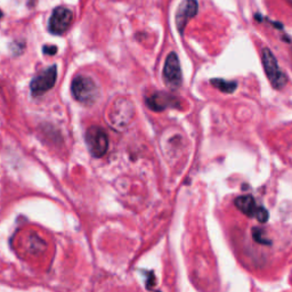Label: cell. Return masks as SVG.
Masks as SVG:
<instances>
[{"mask_svg":"<svg viewBox=\"0 0 292 292\" xmlns=\"http://www.w3.org/2000/svg\"><path fill=\"white\" fill-rule=\"evenodd\" d=\"M71 93L76 100L85 105H92L98 97L97 85L87 76H78L72 80Z\"/></svg>","mask_w":292,"mask_h":292,"instance_id":"6da1fadb","label":"cell"},{"mask_svg":"<svg viewBox=\"0 0 292 292\" xmlns=\"http://www.w3.org/2000/svg\"><path fill=\"white\" fill-rule=\"evenodd\" d=\"M261 62H263L264 71L266 73L268 81L274 89H282L287 85L288 78L278 66L276 57L271 49L264 48L261 50Z\"/></svg>","mask_w":292,"mask_h":292,"instance_id":"7a4b0ae2","label":"cell"},{"mask_svg":"<svg viewBox=\"0 0 292 292\" xmlns=\"http://www.w3.org/2000/svg\"><path fill=\"white\" fill-rule=\"evenodd\" d=\"M85 139L89 153L94 157H102L105 156L109 149V137L103 128L98 126L89 127L86 132Z\"/></svg>","mask_w":292,"mask_h":292,"instance_id":"3957f363","label":"cell"},{"mask_svg":"<svg viewBox=\"0 0 292 292\" xmlns=\"http://www.w3.org/2000/svg\"><path fill=\"white\" fill-rule=\"evenodd\" d=\"M162 77H163L164 83H166V86L170 90H177L180 88V86H182V82H183L182 69H180L178 56H177V54L175 52L169 53V55L167 56L163 66Z\"/></svg>","mask_w":292,"mask_h":292,"instance_id":"277c9868","label":"cell"},{"mask_svg":"<svg viewBox=\"0 0 292 292\" xmlns=\"http://www.w3.org/2000/svg\"><path fill=\"white\" fill-rule=\"evenodd\" d=\"M234 204L247 217L256 218L260 223H266L270 217L268 211L263 206H259L253 195H241L236 197Z\"/></svg>","mask_w":292,"mask_h":292,"instance_id":"5b68a950","label":"cell"},{"mask_svg":"<svg viewBox=\"0 0 292 292\" xmlns=\"http://www.w3.org/2000/svg\"><path fill=\"white\" fill-rule=\"evenodd\" d=\"M73 19V14L69 8L59 7L55 8L53 11V14L49 19V24H48V30L50 33L56 36H61L63 33L68 31L70 26H71Z\"/></svg>","mask_w":292,"mask_h":292,"instance_id":"8992f818","label":"cell"},{"mask_svg":"<svg viewBox=\"0 0 292 292\" xmlns=\"http://www.w3.org/2000/svg\"><path fill=\"white\" fill-rule=\"evenodd\" d=\"M56 79H57L56 65H53L50 66V68L46 69L45 71H42L31 81L30 88H31L32 95L35 97H39L41 96L42 94L48 92V90H50L54 86H55Z\"/></svg>","mask_w":292,"mask_h":292,"instance_id":"52a82bcc","label":"cell"},{"mask_svg":"<svg viewBox=\"0 0 292 292\" xmlns=\"http://www.w3.org/2000/svg\"><path fill=\"white\" fill-rule=\"evenodd\" d=\"M146 106L153 112H162L167 109H178L180 100L173 94L166 92H156L145 99Z\"/></svg>","mask_w":292,"mask_h":292,"instance_id":"ba28073f","label":"cell"},{"mask_svg":"<svg viewBox=\"0 0 292 292\" xmlns=\"http://www.w3.org/2000/svg\"><path fill=\"white\" fill-rule=\"evenodd\" d=\"M199 4L197 0H183L176 12V25L179 33H184L186 25L197 14Z\"/></svg>","mask_w":292,"mask_h":292,"instance_id":"9c48e42d","label":"cell"},{"mask_svg":"<svg viewBox=\"0 0 292 292\" xmlns=\"http://www.w3.org/2000/svg\"><path fill=\"white\" fill-rule=\"evenodd\" d=\"M133 117L132 104L125 98L118 99L111 113L113 125H127Z\"/></svg>","mask_w":292,"mask_h":292,"instance_id":"30bf717a","label":"cell"},{"mask_svg":"<svg viewBox=\"0 0 292 292\" xmlns=\"http://www.w3.org/2000/svg\"><path fill=\"white\" fill-rule=\"evenodd\" d=\"M210 83L214 88L219 89L221 93L225 94H233L237 87V83L235 81H227V80L224 79H211Z\"/></svg>","mask_w":292,"mask_h":292,"instance_id":"8fae6325","label":"cell"},{"mask_svg":"<svg viewBox=\"0 0 292 292\" xmlns=\"http://www.w3.org/2000/svg\"><path fill=\"white\" fill-rule=\"evenodd\" d=\"M253 239L257 241V242H259L260 244H271V241L265 239V232L263 230H260V228L258 227H254L253 231Z\"/></svg>","mask_w":292,"mask_h":292,"instance_id":"7c38bea8","label":"cell"},{"mask_svg":"<svg viewBox=\"0 0 292 292\" xmlns=\"http://www.w3.org/2000/svg\"><path fill=\"white\" fill-rule=\"evenodd\" d=\"M43 54L46 55H54L57 53V47L55 46H43Z\"/></svg>","mask_w":292,"mask_h":292,"instance_id":"4fadbf2b","label":"cell"},{"mask_svg":"<svg viewBox=\"0 0 292 292\" xmlns=\"http://www.w3.org/2000/svg\"><path fill=\"white\" fill-rule=\"evenodd\" d=\"M287 1H288L290 5H292V0H287Z\"/></svg>","mask_w":292,"mask_h":292,"instance_id":"5bb4252c","label":"cell"},{"mask_svg":"<svg viewBox=\"0 0 292 292\" xmlns=\"http://www.w3.org/2000/svg\"><path fill=\"white\" fill-rule=\"evenodd\" d=\"M1 16H2V14H1V12H0V18H1Z\"/></svg>","mask_w":292,"mask_h":292,"instance_id":"9a60e30c","label":"cell"}]
</instances>
